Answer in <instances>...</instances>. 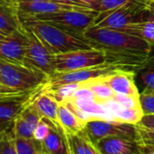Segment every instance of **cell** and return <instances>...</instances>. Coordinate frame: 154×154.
Instances as JSON below:
<instances>
[{
	"instance_id": "1f68e13d",
	"label": "cell",
	"mask_w": 154,
	"mask_h": 154,
	"mask_svg": "<svg viewBox=\"0 0 154 154\" xmlns=\"http://www.w3.org/2000/svg\"><path fill=\"white\" fill-rule=\"evenodd\" d=\"M53 1L57 2V3H61L63 5H67V6H70L72 8H76L84 10V11H92V12L95 11L93 8H91L89 6L83 3L81 0H53ZM95 12H97V11H95Z\"/></svg>"
},
{
	"instance_id": "30bf717a",
	"label": "cell",
	"mask_w": 154,
	"mask_h": 154,
	"mask_svg": "<svg viewBox=\"0 0 154 154\" xmlns=\"http://www.w3.org/2000/svg\"><path fill=\"white\" fill-rule=\"evenodd\" d=\"M43 88L0 97V129L12 127L16 119L32 103L35 95Z\"/></svg>"
},
{
	"instance_id": "3957f363",
	"label": "cell",
	"mask_w": 154,
	"mask_h": 154,
	"mask_svg": "<svg viewBox=\"0 0 154 154\" xmlns=\"http://www.w3.org/2000/svg\"><path fill=\"white\" fill-rule=\"evenodd\" d=\"M1 83L19 93H28L45 87L49 76L44 72L23 63L0 60Z\"/></svg>"
},
{
	"instance_id": "ab89813d",
	"label": "cell",
	"mask_w": 154,
	"mask_h": 154,
	"mask_svg": "<svg viewBox=\"0 0 154 154\" xmlns=\"http://www.w3.org/2000/svg\"><path fill=\"white\" fill-rule=\"evenodd\" d=\"M0 84H2V83H1V79H0Z\"/></svg>"
},
{
	"instance_id": "52a82bcc",
	"label": "cell",
	"mask_w": 154,
	"mask_h": 154,
	"mask_svg": "<svg viewBox=\"0 0 154 154\" xmlns=\"http://www.w3.org/2000/svg\"><path fill=\"white\" fill-rule=\"evenodd\" d=\"M119 70H123V69L113 64H103L99 66L85 68V69L65 72H55L54 73L49 76L48 83L45 86V90H53L59 86L69 85V84L82 85L88 81L104 77Z\"/></svg>"
},
{
	"instance_id": "f546056e",
	"label": "cell",
	"mask_w": 154,
	"mask_h": 154,
	"mask_svg": "<svg viewBox=\"0 0 154 154\" xmlns=\"http://www.w3.org/2000/svg\"><path fill=\"white\" fill-rule=\"evenodd\" d=\"M136 128L138 143L154 146V130L141 126L140 124H136Z\"/></svg>"
},
{
	"instance_id": "cb8c5ba5",
	"label": "cell",
	"mask_w": 154,
	"mask_h": 154,
	"mask_svg": "<svg viewBox=\"0 0 154 154\" xmlns=\"http://www.w3.org/2000/svg\"><path fill=\"white\" fill-rule=\"evenodd\" d=\"M12 127L0 129V154H17Z\"/></svg>"
},
{
	"instance_id": "d590c367",
	"label": "cell",
	"mask_w": 154,
	"mask_h": 154,
	"mask_svg": "<svg viewBox=\"0 0 154 154\" xmlns=\"http://www.w3.org/2000/svg\"><path fill=\"white\" fill-rule=\"evenodd\" d=\"M147 7H148L149 10L150 14L154 17V0H149Z\"/></svg>"
},
{
	"instance_id": "5b68a950",
	"label": "cell",
	"mask_w": 154,
	"mask_h": 154,
	"mask_svg": "<svg viewBox=\"0 0 154 154\" xmlns=\"http://www.w3.org/2000/svg\"><path fill=\"white\" fill-rule=\"evenodd\" d=\"M151 17L147 4L133 3L107 13L98 14L93 26L121 30L129 25L145 21Z\"/></svg>"
},
{
	"instance_id": "836d02e7",
	"label": "cell",
	"mask_w": 154,
	"mask_h": 154,
	"mask_svg": "<svg viewBox=\"0 0 154 154\" xmlns=\"http://www.w3.org/2000/svg\"><path fill=\"white\" fill-rule=\"evenodd\" d=\"M21 94V93L17 92V91L8 87V86L4 85L3 84H0V97L10 95V94Z\"/></svg>"
},
{
	"instance_id": "7a4b0ae2",
	"label": "cell",
	"mask_w": 154,
	"mask_h": 154,
	"mask_svg": "<svg viewBox=\"0 0 154 154\" xmlns=\"http://www.w3.org/2000/svg\"><path fill=\"white\" fill-rule=\"evenodd\" d=\"M21 20L23 26L31 30L54 55L93 48L84 36L70 34L51 24L32 17H21Z\"/></svg>"
},
{
	"instance_id": "6da1fadb",
	"label": "cell",
	"mask_w": 154,
	"mask_h": 154,
	"mask_svg": "<svg viewBox=\"0 0 154 154\" xmlns=\"http://www.w3.org/2000/svg\"><path fill=\"white\" fill-rule=\"evenodd\" d=\"M83 36L93 48L104 52L109 64L135 72L145 64L152 50L144 40L116 29L92 26Z\"/></svg>"
},
{
	"instance_id": "d6a6232c",
	"label": "cell",
	"mask_w": 154,
	"mask_h": 154,
	"mask_svg": "<svg viewBox=\"0 0 154 154\" xmlns=\"http://www.w3.org/2000/svg\"><path fill=\"white\" fill-rule=\"evenodd\" d=\"M138 124L154 130V114H143Z\"/></svg>"
},
{
	"instance_id": "f35d334b",
	"label": "cell",
	"mask_w": 154,
	"mask_h": 154,
	"mask_svg": "<svg viewBox=\"0 0 154 154\" xmlns=\"http://www.w3.org/2000/svg\"><path fill=\"white\" fill-rule=\"evenodd\" d=\"M40 154H47V153H45V152H44V151H41Z\"/></svg>"
},
{
	"instance_id": "d6986e66",
	"label": "cell",
	"mask_w": 154,
	"mask_h": 154,
	"mask_svg": "<svg viewBox=\"0 0 154 154\" xmlns=\"http://www.w3.org/2000/svg\"><path fill=\"white\" fill-rule=\"evenodd\" d=\"M58 119L60 126L65 135H74L79 133L85 130L86 125V122L81 120L63 103H59Z\"/></svg>"
},
{
	"instance_id": "ac0fdd59",
	"label": "cell",
	"mask_w": 154,
	"mask_h": 154,
	"mask_svg": "<svg viewBox=\"0 0 154 154\" xmlns=\"http://www.w3.org/2000/svg\"><path fill=\"white\" fill-rule=\"evenodd\" d=\"M42 151L47 154H69L70 149L65 133L53 125L47 137L41 142Z\"/></svg>"
},
{
	"instance_id": "b9f144b4",
	"label": "cell",
	"mask_w": 154,
	"mask_h": 154,
	"mask_svg": "<svg viewBox=\"0 0 154 154\" xmlns=\"http://www.w3.org/2000/svg\"><path fill=\"white\" fill-rule=\"evenodd\" d=\"M146 1H149V0H146Z\"/></svg>"
},
{
	"instance_id": "74e56055",
	"label": "cell",
	"mask_w": 154,
	"mask_h": 154,
	"mask_svg": "<svg viewBox=\"0 0 154 154\" xmlns=\"http://www.w3.org/2000/svg\"><path fill=\"white\" fill-rule=\"evenodd\" d=\"M4 36H6V35H4V34H2V33H0V39L3 38Z\"/></svg>"
},
{
	"instance_id": "ffe728a7",
	"label": "cell",
	"mask_w": 154,
	"mask_h": 154,
	"mask_svg": "<svg viewBox=\"0 0 154 154\" xmlns=\"http://www.w3.org/2000/svg\"><path fill=\"white\" fill-rule=\"evenodd\" d=\"M66 139L72 154H103L85 130L74 135H66Z\"/></svg>"
},
{
	"instance_id": "4dcf8cb0",
	"label": "cell",
	"mask_w": 154,
	"mask_h": 154,
	"mask_svg": "<svg viewBox=\"0 0 154 154\" xmlns=\"http://www.w3.org/2000/svg\"><path fill=\"white\" fill-rule=\"evenodd\" d=\"M112 100H114L116 103H118L120 105H122L124 108H137V107H140L139 98L131 97V96H129V95L115 94V95H114Z\"/></svg>"
},
{
	"instance_id": "44dd1931",
	"label": "cell",
	"mask_w": 154,
	"mask_h": 154,
	"mask_svg": "<svg viewBox=\"0 0 154 154\" xmlns=\"http://www.w3.org/2000/svg\"><path fill=\"white\" fill-rule=\"evenodd\" d=\"M121 31L137 36L144 40L148 44H149L152 47L154 46V17L153 16L145 21L129 25L123 27L122 29H121Z\"/></svg>"
},
{
	"instance_id": "2e32d148",
	"label": "cell",
	"mask_w": 154,
	"mask_h": 154,
	"mask_svg": "<svg viewBox=\"0 0 154 154\" xmlns=\"http://www.w3.org/2000/svg\"><path fill=\"white\" fill-rule=\"evenodd\" d=\"M18 6H19L20 16L23 17H35L39 15L54 13L62 10H81L76 8H72L67 5L54 2L53 0H45V1L31 2V3H21L18 4Z\"/></svg>"
},
{
	"instance_id": "8fae6325",
	"label": "cell",
	"mask_w": 154,
	"mask_h": 154,
	"mask_svg": "<svg viewBox=\"0 0 154 154\" xmlns=\"http://www.w3.org/2000/svg\"><path fill=\"white\" fill-rule=\"evenodd\" d=\"M27 36L24 26L11 35L0 39V60L23 63L25 62Z\"/></svg>"
},
{
	"instance_id": "484cf974",
	"label": "cell",
	"mask_w": 154,
	"mask_h": 154,
	"mask_svg": "<svg viewBox=\"0 0 154 154\" xmlns=\"http://www.w3.org/2000/svg\"><path fill=\"white\" fill-rule=\"evenodd\" d=\"M149 1L146 0H100L99 6L96 11L100 13H107L122 7L133 4V3H144L148 4Z\"/></svg>"
},
{
	"instance_id": "8992f818",
	"label": "cell",
	"mask_w": 154,
	"mask_h": 154,
	"mask_svg": "<svg viewBox=\"0 0 154 154\" xmlns=\"http://www.w3.org/2000/svg\"><path fill=\"white\" fill-rule=\"evenodd\" d=\"M53 64L54 72H65L109 63L104 52L92 48L54 54Z\"/></svg>"
},
{
	"instance_id": "60d3db41",
	"label": "cell",
	"mask_w": 154,
	"mask_h": 154,
	"mask_svg": "<svg viewBox=\"0 0 154 154\" xmlns=\"http://www.w3.org/2000/svg\"><path fill=\"white\" fill-rule=\"evenodd\" d=\"M69 154H72V153H71V151H70V153H69Z\"/></svg>"
},
{
	"instance_id": "7402d4cb",
	"label": "cell",
	"mask_w": 154,
	"mask_h": 154,
	"mask_svg": "<svg viewBox=\"0 0 154 154\" xmlns=\"http://www.w3.org/2000/svg\"><path fill=\"white\" fill-rule=\"evenodd\" d=\"M81 85L88 87L93 92L95 100L102 103L113 99L115 95L114 91L106 83L103 81L102 77L98 79H94V80H91L86 83H84Z\"/></svg>"
},
{
	"instance_id": "8d00e7d4",
	"label": "cell",
	"mask_w": 154,
	"mask_h": 154,
	"mask_svg": "<svg viewBox=\"0 0 154 154\" xmlns=\"http://www.w3.org/2000/svg\"><path fill=\"white\" fill-rule=\"evenodd\" d=\"M18 4L21 3H31V2H38V1H45V0H15Z\"/></svg>"
},
{
	"instance_id": "7c38bea8",
	"label": "cell",
	"mask_w": 154,
	"mask_h": 154,
	"mask_svg": "<svg viewBox=\"0 0 154 154\" xmlns=\"http://www.w3.org/2000/svg\"><path fill=\"white\" fill-rule=\"evenodd\" d=\"M135 73V72L131 71L119 70L102 77V79L114 91L115 94L139 98L140 93L134 80Z\"/></svg>"
},
{
	"instance_id": "9a60e30c",
	"label": "cell",
	"mask_w": 154,
	"mask_h": 154,
	"mask_svg": "<svg viewBox=\"0 0 154 154\" xmlns=\"http://www.w3.org/2000/svg\"><path fill=\"white\" fill-rule=\"evenodd\" d=\"M31 104L43 118L51 121L59 130L63 131L58 119L59 103L45 92V87H44L35 95Z\"/></svg>"
},
{
	"instance_id": "ba28073f",
	"label": "cell",
	"mask_w": 154,
	"mask_h": 154,
	"mask_svg": "<svg viewBox=\"0 0 154 154\" xmlns=\"http://www.w3.org/2000/svg\"><path fill=\"white\" fill-rule=\"evenodd\" d=\"M85 131L94 142L107 137H120L137 140L136 124L113 120L94 119L86 122Z\"/></svg>"
},
{
	"instance_id": "d4e9b609",
	"label": "cell",
	"mask_w": 154,
	"mask_h": 154,
	"mask_svg": "<svg viewBox=\"0 0 154 154\" xmlns=\"http://www.w3.org/2000/svg\"><path fill=\"white\" fill-rule=\"evenodd\" d=\"M16 148L17 154H40L41 142L33 139H25L16 136Z\"/></svg>"
},
{
	"instance_id": "e575fe53",
	"label": "cell",
	"mask_w": 154,
	"mask_h": 154,
	"mask_svg": "<svg viewBox=\"0 0 154 154\" xmlns=\"http://www.w3.org/2000/svg\"><path fill=\"white\" fill-rule=\"evenodd\" d=\"M83 3H85V5L89 6L91 8H93L94 10L96 11L98 6H99V2L100 0H81Z\"/></svg>"
},
{
	"instance_id": "5bb4252c",
	"label": "cell",
	"mask_w": 154,
	"mask_h": 154,
	"mask_svg": "<svg viewBox=\"0 0 154 154\" xmlns=\"http://www.w3.org/2000/svg\"><path fill=\"white\" fill-rule=\"evenodd\" d=\"M96 144L103 154H140V144L136 140L107 137Z\"/></svg>"
},
{
	"instance_id": "f1b7e54d",
	"label": "cell",
	"mask_w": 154,
	"mask_h": 154,
	"mask_svg": "<svg viewBox=\"0 0 154 154\" xmlns=\"http://www.w3.org/2000/svg\"><path fill=\"white\" fill-rule=\"evenodd\" d=\"M53 125H54V124L51 121L42 117L41 121L39 122V123L37 124V126L35 127V129L34 131V137L33 138L39 142H42L49 134L50 129Z\"/></svg>"
},
{
	"instance_id": "83f0119b",
	"label": "cell",
	"mask_w": 154,
	"mask_h": 154,
	"mask_svg": "<svg viewBox=\"0 0 154 154\" xmlns=\"http://www.w3.org/2000/svg\"><path fill=\"white\" fill-rule=\"evenodd\" d=\"M139 100L143 114H154V90L143 89L140 93Z\"/></svg>"
},
{
	"instance_id": "9c48e42d",
	"label": "cell",
	"mask_w": 154,
	"mask_h": 154,
	"mask_svg": "<svg viewBox=\"0 0 154 154\" xmlns=\"http://www.w3.org/2000/svg\"><path fill=\"white\" fill-rule=\"evenodd\" d=\"M24 27L27 36L24 64L38 69L48 76L52 75L55 72L53 64L54 54L47 50V48L31 30L26 26Z\"/></svg>"
},
{
	"instance_id": "603a6c76",
	"label": "cell",
	"mask_w": 154,
	"mask_h": 154,
	"mask_svg": "<svg viewBox=\"0 0 154 154\" xmlns=\"http://www.w3.org/2000/svg\"><path fill=\"white\" fill-rule=\"evenodd\" d=\"M140 83L144 86V89L154 90V56L149 57L148 61L137 72Z\"/></svg>"
},
{
	"instance_id": "4fadbf2b",
	"label": "cell",
	"mask_w": 154,
	"mask_h": 154,
	"mask_svg": "<svg viewBox=\"0 0 154 154\" xmlns=\"http://www.w3.org/2000/svg\"><path fill=\"white\" fill-rule=\"evenodd\" d=\"M22 26L18 3L15 0H0V33L8 35Z\"/></svg>"
},
{
	"instance_id": "e0dca14e",
	"label": "cell",
	"mask_w": 154,
	"mask_h": 154,
	"mask_svg": "<svg viewBox=\"0 0 154 154\" xmlns=\"http://www.w3.org/2000/svg\"><path fill=\"white\" fill-rule=\"evenodd\" d=\"M103 103L108 109L111 118L113 121L131 124H138L143 116V112L140 107L124 108L112 99Z\"/></svg>"
},
{
	"instance_id": "7bdbcfd3",
	"label": "cell",
	"mask_w": 154,
	"mask_h": 154,
	"mask_svg": "<svg viewBox=\"0 0 154 154\" xmlns=\"http://www.w3.org/2000/svg\"><path fill=\"white\" fill-rule=\"evenodd\" d=\"M71 153H72V152H71Z\"/></svg>"
},
{
	"instance_id": "4316f807",
	"label": "cell",
	"mask_w": 154,
	"mask_h": 154,
	"mask_svg": "<svg viewBox=\"0 0 154 154\" xmlns=\"http://www.w3.org/2000/svg\"><path fill=\"white\" fill-rule=\"evenodd\" d=\"M12 128L15 136L25 139H33L34 131L35 129L31 123H29L26 119H24L21 114L16 119Z\"/></svg>"
},
{
	"instance_id": "277c9868",
	"label": "cell",
	"mask_w": 154,
	"mask_h": 154,
	"mask_svg": "<svg viewBox=\"0 0 154 154\" xmlns=\"http://www.w3.org/2000/svg\"><path fill=\"white\" fill-rule=\"evenodd\" d=\"M98 12L82 10H62L32 17L51 24L70 34L83 36L84 33L94 25ZM23 17V16H21Z\"/></svg>"
}]
</instances>
